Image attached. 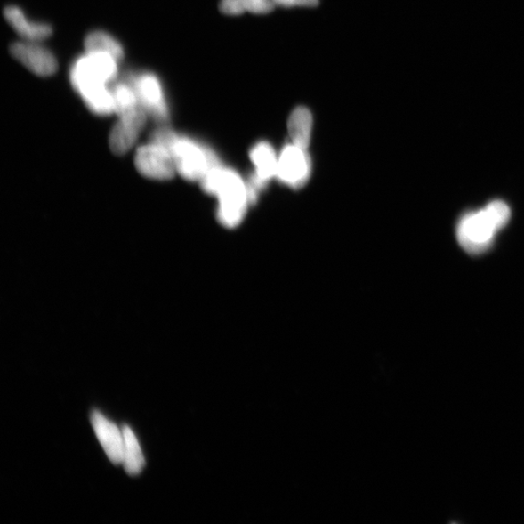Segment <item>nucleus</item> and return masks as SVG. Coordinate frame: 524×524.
<instances>
[{"instance_id": "f3484780", "label": "nucleus", "mask_w": 524, "mask_h": 524, "mask_svg": "<svg viewBox=\"0 0 524 524\" xmlns=\"http://www.w3.org/2000/svg\"><path fill=\"white\" fill-rule=\"evenodd\" d=\"M85 58L92 69L107 84L114 80L117 74V62L113 56L105 52H85Z\"/></svg>"}, {"instance_id": "f257e3e1", "label": "nucleus", "mask_w": 524, "mask_h": 524, "mask_svg": "<svg viewBox=\"0 0 524 524\" xmlns=\"http://www.w3.org/2000/svg\"><path fill=\"white\" fill-rule=\"evenodd\" d=\"M200 183L203 189L219 199V222L227 228L238 227L251 202L248 186L242 178L219 165L211 168Z\"/></svg>"}, {"instance_id": "0eeeda50", "label": "nucleus", "mask_w": 524, "mask_h": 524, "mask_svg": "<svg viewBox=\"0 0 524 524\" xmlns=\"http://www.w3.org/2000/svg\"><path fill=\"white\" fill-rule=\"evenodd\" d=\"M132 85L137 94L139 103L148 115L158 122H165L168 119L169 109L163 85L155 74L138 75Z\"/></svg>"}, {"instance_id": "dca6fc26", "label": "nucleus", "mask_w": 524, "mask_h": 524, "mask_svg": "<svg viewBox=\"0 0 524 524\" xmlns=\"http://www.w3.org/2000/svg\"><path fill=\"white\" fill-rule=\"evenodd\" d=\"M275 4L272 0H222L221 12L230 16H238L245 12L266 14L271 12Z\"/></svg>"}, {"instance_id": "f8f14e48", "label": "nucleus", "mask_w": 524, "mask_h": 524, "mask_svg": "<svg viewBox=\"0 0 524 524\" xmlns=\"http://www.w3.org/2000/svg\"><path fill=\"white\" fill-rule=\"evenodd\" d=\"M4 14L7 23L26 41L40 42L52 34L51 26L29 20L17 6H7Z\"/></svg>"}, {"instance_id": "f03ea898", "label": "nucleus", "mask_w": 524, "mask_h": 524, "mask_svg": "<svg viewBox=\"0 0 524 524\" xmlns=\"http://www.w3.org/2000/svg\"><path fill=\"white\" fill-rule=\"evenodd\" d=\"M152 141L169 149L177 173L187 180L201 181L211 168L220 165L217 156L209 148L167 128L157 131Z\"/></svg>"}, {"instance_id": "a211bd4d", "label": "nucleus", "mask_w": 524, "mask_h": 524, "mask_svg": "<svg viewBox=\"0 0 524 524\" xmlns=\"http://www.w3.org/2000/svg\"><path fill=\"white\" fill-rule=\"evenodd\" d=\"M112 93L115 113L117 114V116L131 112L138 109L139 106H141V103H139L137 94L132 84H117L112 90Z\"/></svg>"}, {"instance_id": "6e6552de", "label": "nucleus", "mask_w": 524, "mask_h": 524, "mask_svg": "<svg viewBox=\"0 0 524 524\" xmlns=\"http://www.w3.org/2000/svg\"><path fill=\"white\" fill-rule=\"evenodd\" d=\"M11 55L28 70L41 77H48L58 70L55 56L39 42L20 41L10 46Z\"/></svg>"}, {"instance_id": "9b49d317", "label": "nucleus", "mask_w": 524, "mask_h": 524, "mask_svg": "<svg viewBox=\"0 0 524 524\" xmlns=\"http://www.w3.org/2000/svg\"><path fill=\"white\" fill-rule=\"evenodd\" d=\"M92 423L104 451L114 464H120L124 459L123 431L98 411L92 414Z\"/></svg>"}, {"instance_id": "423d86ee", "label": "nucleus", "mask_w": 524, "mask_h": 524, "mask_svg": "<svg viewBox=\"0 0 524 524\" xmlns=\"http://www.w3.org/2000/svg\"><path fill=\"white\" fill-rule=\"evenodd\" d=\"M311 175V159L307 149L288 144L278 159L276 177L294 189L303 187Z\"/></svg>"}, {"instance_id": "4468645a", "label": "nucleus", "mask_w": 524, "mask_h": 524, "mask_svg": "<svg viewBox=\"0 0 524 524\" xmlns=\"http://www.w3.org/2000/svg\"><path fill=\"white\" fill-rule=\"evenodd\" d=\"M124 459L123 464L127 474L138 475L142 472L145 459L137 438L130 427H123Z\"/></svg>"}, {"instance_id": "6ab92c4d", "label": "nucleus", "mask_w": 524, "mask_h": 524, "mask_svg": "<svg viewBox=\"0 0 524 524\" xmlns=\"http://www.w3.org/2000/svg\"><path fill=\"white\" fill-rule=\"evenodd\" d=\"M275 5H280L284 7H294V6H306L313 7L317 6L318 0H272Z\"/></svg>"}, {"instance_id": "2eb2a0df", "label": "nucleus", "mask_w": 524, "mask_h": 524, "mask_svg": "<svg viewBox=\"0 0 524 524\" xmlns=\"http://www.w3.org/2000/svg\"><path fill=\"white\" fill-rule=\"evenodd\" d=\"M85 52L109 53L117 60L121 61L125 57V51L121 43L115 37L101 30L91 32L85 39Z\"/></svg>"}, {"instance_id": "ddd939ff", "label": "nucleus", "mask_w": 524, "mask_h": 524, "mask_svg": "<svg viewBox=\"0 0 524 524\" xmlns=\"http://www.w3.org/2000/svg\"><path fill=\"white\" fill-rule=\"evenodd\" d=\"M288 133L293 144L307 149L311 141L313 117L305 107H297L288 119Z\"/></svg>"}, {"instance_id": "20e7f679", "label": "nucleus", "mask_w": 524, "mask_h": 524, "mask_svg": "<svg viewBox=\"0 0 524 524\" xmlns=\"http://www.w3.org/2000/svg\"><path fill=\"white\" fill-rule=\"evenodd\" d=\"M70 81L75 91L79 93L93 113L102 115L111 110L112 92L107 89V83L91 69L85 56L73 62L70 69Z\"/></svg>"}, {"instance_id": "9d476101", "label": "nucleus", "mask_w": 524, "mask_h": 524, "mask_svg": "<svg viewBox=\"0 0 524 524\" xmlns=\"http://www.w3.org/2000/svg\"><path fill=\"white\" fill-rule=\"evenodd\" d=\"M251 159L255 167V174L248 186L250 200H255L256 194L269 181L277 175L278 159L273 147L267 142L256 144L251 151Z\"/></svg>"}, {"instance_id": "39448f33", "label": "nucleus", "mask_w": 524, "mask_h": 524, "mask_svg": "<svg viewBox=\"0 0 524 524\" xmlns=\"http://www.w3.org/2000/svg\"><path fill=\"white\" fill-rule=\"evenodd\" d=\"M135 165L139 173L153 180H170L177 173L169 149L154 141L138 149Z\"/></svg>"}, {"instance_id": "7ed1b4c3", "label": "nucleus", "mask_w": 524, "mask_h": 524, "mask_svg": "<svg viewBox=\"0 0 524 524\" xmlns=\"http://www.w3.org/2000/svg\"><path fill=\"white\" fill-rule=\"evenodd\" d=\"M511 211L506 203L496 200L483 210L468 214L459 222L457 238L465 251L479 254L488 249L495 234L506 226Z\"/></svg>"}, {"instance_id": "1a4fd4ad", "label": "nucleus", "mask_w": 524, "mask_h": 524, "mask_svg": "<svg viewBox=\"0 0 524 524\" xmlns=\"http://www.w3.org/2000/svg\"><path fill=\"white\" fill-rule=\"evenodd\" d=\"M148 114L139 106L138 109L119 116L110 133L109 144L116 155L130 151L137 141L147 122Z\"/></svg>"}]
</instances>
